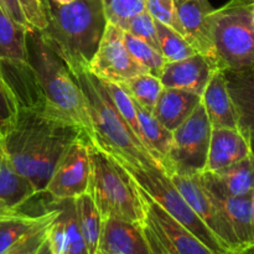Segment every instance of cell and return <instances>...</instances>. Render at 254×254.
Instances as JSON below:
<instances>
[{"instance_id": "1", "label": "cell", "mask_w": 254, "mask_h": 254, "mask_svg": "<svg viewBox=\"0 0 254 254\" xmlns=\"http://www.w3.org/2000/svg\"><path fill=\"white\" fill-rule=\"evenodd\" d=\"M79 135L86 134L73 124L41 109L20 106L1 145L12 166L39 195L45 192L59 160Z\"/></svg>"}, {"instance_id": "2", "label": "cell", "mask_w": 254, "mask_h": 254, "mask_svg": "<svg viewBox=\"0 0 254 254\" xmlns=\"http://www.w3.org/2000/svg\"><path fill=\"white\" fill-rule=\"evenodd\" d=\"M27 61L34 71L50 114L81 129L94 144L93 127L83 93L67 62L55 51L41 31L27 30Z\"/></svg>"}, {"instance_id": "3", "label": "cell", "mask_w": 254, "mask_h": 254, "mask_svg": "<svg viewBox=\"0 0 254 254\" xmlns=\"http://www.w3.org/2000/svg\"><path fill=\"white\" fill-rule=\"evenodd\" d=\"M67 64L83 93L96 135L93 145L134 166L156 168L165 171L124 121L101 79L89 71L86 64L76 62Z\"/></svg>"}, {"instance_id": "4", "label": "cell", "mask_w": 254, "mask_h": 254, "mask_svg": "<svg viewBox=\"0 0 254 254\" xmlns=\"http://www.w3.org/2000/svg\"><path fill=\"white\" fill-rule=\"evenodd\" d=\"M47 25L42 35L67 64H88L93 59L108 20L103 0H74L60 5L45 0Z\"/></svg>"}, {"instance_id": "5", "label": "cell", "mask_w": 254, "mask_h": 254, "mask_svg": "<svg viewBox=\"0 0 254 254\" xmlns=\"http://www.w3.org/2000/svg\"><path fill=\"white\" fill-rule=\"evenodd\" d=\"M91 193L102 218L114 217L144 225L145 205L135 181L109 154L89 145Z\"/></svg>"}, {"instance_id": "6", "label": "cell", "mask_w": 254, "mask_h": 254, "mask_svg": "<svg viewBox=\"0 0 254 254\" xmlns=\"http://www.w3.org/2000/svg\"><path fill=\"white\" fill-rule=\"evenodd\" d=\"M254 0H230L211 12L213 62L221 71L254 66Z\"/></svg>"}, {"instance_id": "7", "label": "cell", "mask_w": 254, "mask_h": 254, "mask_svg": "<svg viewBox=\"0 0 254 254\" xmlns=\"http://www.w3.org/2000/svg\"><path fill=\"white\" fill-rule=\"evenodd\" d=\"M108 154V153H107ZM112 156V155H111ZM122 168L131 176L134 181L181 226L195 235L210 250L217 254H230L223 247L218 238L211 232L210 228L193 212L185 198L183 197L170 176L165 171L156 168L134 166L127 161L112 156Z\"/></svg>"}, {"instance_id": "8", "label": "cell", "mask_w": 254, "mask_h": 254, "mask_svg": "<svg viewBox=\"0 0 254 254\" xmlns=\"http://www.w3.org/2000/svg\"><path fill=\"white\" fill-rule=\"evenodd\" d=\"M210 123L202 101L190 117L173 131L168 155V175H195L205 171L210 149Z\"/></svg>"}, {"instance_id": "9", "label": "cell", "mask_w": 254, "mask_h": 254, "mask_svg": "<svg viewBox=\"0 0 254 254\" xmlns=\"http://www.w3.org/2000/svg\"><path fill=\"white\" fill-rule=\"evenodd\" d=\"M136 186L145 205L144 227L154 253L217 254L166 213L138 184Z\"/></svg>"}, {"instance_id": "10", "label": "cell", "mask_w": 254, "mask_h": 254, "mask_svg": "<svg viewBox=\"0 0 254 254\" xmlns=\"http://www.w3.org/2000/svg\"><path fill=\"white\" fill-rule=\"evenodd\" d=\"M89 145L88 138L79 135L61 156L45 190L55 201L77 198L88 192L91 181Z\"/></svg>"}, {"instance_id": "11", "label": "cell", "mask_w": 254, "mask_h": 254, "mask_svg": "<svg viewBox=\"0 0 254 254\" xmlns=\"http://www.w3.org/2000/svg\"><path fill=\"white\" fill-rule=\"evenodd\" d=\"M87 66L99 79L114 83L149 73L129 52L124 42V30L111 22L107 24L98 49Z\"/></svg>"}, {"instance_id": "12", "label": "cell", "mask_w": 254, "mask_h": 254, "mask_svg": "<svg viewBox=\"0 0 254 254\" xmlns=\"http://www.w3.org/2000/svg\"><path fill=\"white\" fill-rule=\"evenodd\" d=\"M170 179L179 192L192 208L193 212L218 238L226 251L230 254L238 252V245L235 235L216 198L203 184L201 174H195V175L173 174L170 175Z\"/></svg>"}, {"instance_id": "13", "label": "cell", "mask_w": 254, "mask_h": 254, "mask_svg": "<svg viewBox=\"0 0 254 254\" xmlns=\"http://www.w3.org/2000/svg\"><path fill=\"white\" fill-rule=\"evenodd\" d=\"M98 252L106 254H155L144 225L114 217L102 220Z\"/></svg>"}, {"instance_id": "14", "label": "cell", "mask_w": 254, "mask_h": 254, "mask_svg": "<svg viewBox=\"0 0 254 254\" xmlns=\"http://www.w3.org/2000/svg\"><path fill=\"white\" fill-rule=\"evenodd\" d=\"M176 6L184 37L197 54L213 62L211 37V12L213 7L208 0H176Z\"/></svg>"}, {"instance_id": "15", "label": "cell", "mask_w": 254, "mask_h": 254, "mask_svg": "<svg viewBox=\"0 0 254 254\" xmlns=\"http://www.w3.org/2000/svg\"><path fill=\"white\" fill-rule=\"evenodd\" d=\"M216 69L218 68L211 60L196 54L180 61L166 62L159 78L164 87L184 89L202 96Z\"/></svg>"}, {"instance_id": "16", "label": "cell", "mask_w": 254, "mask_h": 254, "mask_svg": "<svg viewBox=\"0 0 254 254\" xmlns=\"http://www.w3.org/2000/svg\"><path fill=\"white\" fill-rule=\"evenodd\" d=\"M59 215L49 231L54 254H88L77 215L76 198L55 201Z\"/></svg>"}, {"instance_id": "17", "label": "cell", "mask_w": 254, "mask_h": 254, "mask_svg": "<svg viewBox=\"0 0 254 254\" xmlns=\"http://www.w3.org/2000/svg\"><path fill=\"white\" fill-rule=\"evenodd\" d=\"M238 118V129L254 155V66L241 71H223Z\"/></svg>"}, {"instance_id": "18", "label": "cell", "mask_w": 254, "mask_h": 254, "mask_svg": "<svg viewBox=\"0 0 254 254\" xmlns=\"http://www.w3.org/2000/svg\"><path fill=\"white\" fill-rule=\"evenodd\" d=\"M203 184L213 193L222 196H248L254 189V155L221 169L218 171H202Z\"/></svg>"}, {"instance_id": "19", "label": "cell", "mask_w": 254, "mask_h": 254, "mask_svg": "<svg viewBox=\"0 0 254 254\" xmlns=\"http://www.w3.org/2000/svg\"><path fill=\"white\" fill-rule=\"evenodd\" d=\"M252 154L250 143L238 129L212 128L205 171H218Z\"/></svg>"}, {"instance_id": "20", "label": "cell", "mask_w": 254, "mask_h": 254, "mask_svg": "<svg viewBox=\"0 0 254 254\" xmlns=\"http://www.w3.org/2000/svg\"><path fill=\"white\" fill-rule=\"evenodd\" d=\"M201 98L212 128L238 129L237 112L223 71L216 69L213 72Z\"/></svg>"}, {"instance_id": "21", "label": "cell", "mask_w": 254, "mask_h": 254, "mask_svg": "<svg viewBox=\"0 0 254 254\" xmlns=\"http://www.w3.org/2000/svg\"><path fill=\"white\" fill-rule=\"evenodd\" d=\"M36 195L31 183L10 163L0 143V216L21 210Z\"/></svg>"}, {"instance_id": "22", "label": "cell", "mask_w": 254, "mask_h": 254, "mask_svg": "<svg viewBox=\"0 0 254 254\" xmlns=\"http://www.w3.org/2000/svg\"><path fill=\"white\" fill-rule=\"evenodd\" d=\"M211 192V191H210ZM221 211L225 215L236 241L238 252L253 246V208L252 195L222 196L213 193Z\"/></svg>"}, {"instance_id": "23", "label": "cell", "mask_w": 254, "mask_h": 254, "mask_svg": "<svg viewBox=\"0 0 254 254\" xmlns=\"http://www.w3.org/2000/svg\"><path fill=\"white\" fill-rule=\"evenodd\" d=\"M57 215L59 208L56 206L40 215H31L19 210L0 216V254L7 252L30 233L54 222Z\"/></svg>"}, {"instance_id": "24", "label": "cell", "mask_w": 254, "mask_h": 254, "mask_svg": "<svg viewBox=\"0 0 254 254\" xmlns=\"http://www.w3.org/2000/svg\"><path fill=\"white\" fill-rule=\"evenodd\" d=\"M200 94L164 87L153 114L170 131L180 127L201 103Z\"/></svg>"}, {"instance_id": "25", "label": "cell", "mask_w": 254, "mask_h": 254, "mask_svg": "<svg viewBox=\"0 0 254 254\" xmlns=\"http://www.w3.org/2000/svg\"><path fill=\"white\" fill-rule=\"evenodd\" d=\"M141 135L146 149L168 174V155L173 145V131L166 129L151 112L135 103Z\"/></svg>"}, {"instance_id": "26", "label": "cell", "mask_w": 254, "mask_h": 254, "mask_svg": "<svg viewBox=\"0 0 254 254\" xmlns=\"http://www.w3.org/2000/svg\"><path fill=\"white\" fill-rule=\"evenodd\" d=\"M27 27L9 16L0 6V60L27 62Z\"/></svg>"}, {"instance_id": "27", "label": "cell", "mask_w": 254, "mask_h": 254, "mask_svg": "<svg viewBox=\"0 0 254 254\" xmlns=\"http://www.w3.org/2000/svg\"><path fill=\"white\" fill-rule=\"evenodd\" d=\"M76 207L79 227L88 254H97L103 218L89 192L83 193L76 198Z\"/></svg>"}, {"instance_id": "28", "label": "cell", "mask_w": 254, "mask_h": 254, "mask_svg": "<svg viewBox=\"0 0 254 254\" xmlns=\"http://www.w3.org/2000/svg\"><path fill=\"white\" fill-rule=\"evenodd\" d=\"M119 84L128 92L136 104L151 113L164 88L160 78L150 73L139 74Z\"/></svg>"}, {"instance_id": "29", "label": "cell", "mask_w": 254, "mask_h": 254, "mask_svg": "<svg viewBox=\"0 0 254 254\" xmlns=\"http://www.w3.org/2000/svg\"><path fill=\"white\" fill-rule=\"evenodd\" d=\"M155 26L156 34H158L159 50L166 62L180 61V60L188 59V57L197 54L193 47L189 44L188 40L178 31L156 21V20Z\"/></svg>"}, {"instance_id": "30", "label": "cell", "mask_w": 254, "mask_h": 254, "mask_svg": "<svg viewBox=\"0 0 254 254\" xmlns=\"http://www.w3.org/2000/svg\"><path fill=\"white\" fill-rule=\"evenodd\" d=\"M124 42L138 64H140L153 76L160 77L166 61L159 50L154 49L150 44L127 31H124Z\"/></svg>"}, {"instance_id": "31", "label": "cell", "mask_w": 254, "mask_h": 254, "mask_svg": "<svg viewBox=\"0 0 254 254\" xmlns=\"http://www.w3.org/2000/svg\"><path fill=\"white\" fill-rule=\"evenodd\" d=\"M101 81L102 83H103L104 88L107 89L108 94L111 96L113 103L116 104L117 109H118V112L121 113V116L123 117V119L127 122V124H128V126L130 127L131 130L134 131V134L138 136L139 140H140L141 143H143V145L145 146L143 135H141L140 126H139L138 112H136L135 102L133 101V98L129 96L128 92H127L119 83L103 81V79H101ZM149 153H150V151H149Z\"/></svg>"}, {"instance_id": "32", "label": "cell", "mask_w": 254, "mask_h": 254, "mask_svg": "<svg viewBox=\"0 0 254 254\" xmlns=\"http://www.w3.org/2000/svg\"><path fill=\"white\" fill-rule=\"evenodd\" d=\"M146 0H103L108 22L124 29L127 22L145 10Z\"/></svg>"}, {"instance_id": "33", "label": "cell", "mask_w": 254, "mask_h": 254, "mask_svg": "<svg viewBox=\"0 0 254 254\" xmlns=\"http://www.w3.org/2000/svg\"><path fill=\"white\" fill-rule=\"evenodd\" d=\"M145 10L154 20L171 27L184 36L179 20L176 0H146Z\"/></svg>"}, {"instance_id": "34", "label": "cell", "mask_w": 254, "mask_h": 254, "mask_svg": "<svg viewBox=\"0 0 254 254\" xmlns=\"http://www.w3.org/2000/svg\"><path fill=\"white\" fill-rule=\"evenodd\" d=\"M124 31L129 32L133 36L143 40V41L150 44L154 49L159 50L158 34H156L155 20L151 17L146 10L139 12L138 15L131 17L124 26ZM160 51V50H159Z\"/></svg>"}, {"instance_id": "35", "label": "cell", "mask_w": 254, "mask_h": 254, "mask_svg": "<svg viewBox=\"0 0 254 254\" xmlns=\"http://www.w3.org/2000/svg\"><path fill=\"white\" fill-rule=\"evenodd\" d=\"M17 104L11 89L0 74V133L4 135L15 121Z\"/></svg>"}, {"instance_id": "36", "label": "cell", "mask_w": 254, "mask_h": 254, "mask_svg": "<svg viewBox=\"0 0 254 254\" xmlns=\"http://www.w3.org/2000/svg\"><path fill=\"white\" fill-rule=\"evenodd\" d=\"M19 2L30 29L42 31L47 25L45 0H19Z\"/></svg>"}, {"instance_id": "37", "label": "cell", "mask_w": 254, "mask_h": 254, "mask_svg": "<svg viewBox=\"0 0 254 254\" xmlns=\"http://www.w3.org/2000/svg\"><path fill=\"white\" fill-rule=\"evenodd\" d=\"M50 227H51V223L39 228V230H36L35 232L30 233L27 237H25L24 240H21L19 243H16L14 247L10 248V250L7 251V252H5L4 254H36L39 248L41 247V245L44 243V241L46 240L47 236H49Z\"/></svg>"}, {"instance_id": "38", "label": "cell", "mask_w": 254, "mask_h": 254, "mask_svg": "<svg viewBox=\"0 0 254 254\" xmlns=\"http://www.w3.org/2000/svg\"><path fill=\"white\" fill-rule=\"evenodd\" d=\"M0 6L4 9V11L11 19H14L16 22H19V24L24 25L27 29H30L29 24H27L26 19H25L24 12H22L21 6H20L19 0H0Z\"/></svg>"}, {"instance_id": "39", "label": "cell", "mask_w": 254, "mask_h": 254, "mask_svg": "<svg viewBox=\"0 0 254 254\" xmlns=\"http://www.w3.org/2000/svg\"><path fill=\"white\" fill-rule=\"evenodd\" d=\"M36 254H54V252H52L51 246H50L49 236H47L46 240L44 241V243H42L41 247L39 248V251H37V253H36Z\"/></svg>"}, {"instance_id": "40", "label": "cell", "mask_w": 254, "mask_h": 254, "mask_svg": "<svg viewBox=\"0 0 254 254\" xmlns=\"http://www.w3.org/2000/svg\"><path fill=\"white\" fill-rule=\"evenodd\" d=\"M232 254H254V247L247 248V250H245V251H241V252H236V253H232Z\"/></svg>"}, {"instance_id": "41", "label": "cell", "mask_w": 254, "mask_h": 254, "mask_svg": "<svg viewBox=\"0 0 254 254\" xmlns=\"http://www.w3.org/2000/svg\"><path fill=\"white\" fill-rule=\"evenodd\" d=\"M51 1L56 2V4H60V5H64V4H68V2L74 1V0H51Z\"/></svg>"}, {"instance_id": "42", "label": "cell", "mask_w": 254, "mask_h": 254, "mask_svg": "<svg viewBox=\"0 0 254 254\" xmlns=\"http://www.w3.org/2000/svg\"><path fill=\"white\" fill-rule=\"evenodd\" d=\"M252 208H253V246L252 247H254V189L252 192Z\"/></svg>"}, {"instance_id": "43", "label": "cell", "mask_w": 254, "mask_h": 254, "mask_svg": "<svg viewBox=\"0 0 254 254\" xmlns=\"http://www.w3.org/2000/svg\"><path fill=\"white\" fill-rule=\"evenodd\" d=\"M1 140H2V135H1V133H0V143H1Z\"/></svg>"}, {"instance_id": "44", "label": "cell", "mask_w": 254, "mask_h": 254, "mask_svg": "<svg viewBox=\"0 0 254 254\" xmlns=\"http://www.w3.org/2000/svg\"><path fill=\"white\" fill-rule=\"evenodd\" d=\"M97 254H106V253H103V252H97Z\"/></svg>"}, {"instance_id": "45", "label": "cell", "mask_w": 254, "mask_h": 254, "mask_svg": "<svg viewBox=\"0 0 254 254\" xmlns=\"http://www.w3.org/2000/svg\"><path fill=\"white\" fill-rule=\"evenodd\" d=\"M253 19H254V12H253Z\"/></svg>"}]
</instances>
